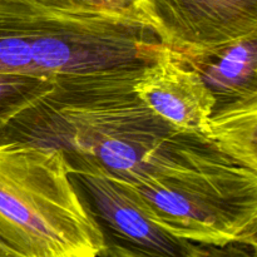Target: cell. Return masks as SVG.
Returning <instances> with one entry per match:
<instances>
[{
	"label": "cell",
	"instance_id": "obj_12",
	"mask_svg": "<svg viewBox=\"0 0 257 257\" xmlns=\"http://www.w3.org/2000/svg\"><path fill=\"white\" fill-rule=\"evenodd\" d=\"M95 257H131V256H128L127 253L122 252V251L117 250V248L113 247V246L105 245L104 250Z\"/></svg>",
	"mask_w": 257,
	"mask_h": 257
},
{
	"label": "cell",
	"instance_id": "obj_6",
	"mask_svg": "<svg viewBox=\"0 0 257 257\" xmlns=\"http://www.w3.org/2000/svg\"><path fill=\"white\" fill-rule=\"evenodd\" d=\"M136 95L166 122L206 137L215 98L197 72L180 54L162 45L133 82Z\"/></svg>",
	"mask_w": 257,
	"mask_h": 257
},
{
	"label": "cell",
	"instance_id": "obj_10",
	"mask_svg": "<svg viewBox=\"0 0 257 257\" xmlns=\"http://www.w3.org/2000/svg\"><path fill=\"white\" fill-rule=\"evenodd\" d=\"M54 9L72 10H127L138 7L141 0H27Z\"/></svg>",
	"mask_w": 257,
	"mask_h": 257
},
{
	"label": "cell",
	"instance_id": "obj_3",
	"mask_svg": "<svg viewBox=\"0 0 257 257\" xmlns=\"http://www.w3.org/2000/svg\"><path fill=\"white\" fill-rule=\"evenodd\" d=\"M113 180L176 237L198 245L257 247V173L251 168L233 162L155 182Z\"/></svg>",
	"mask_w": 257,
	"mask_h": 257
},
{
	"label": "cell",
	"instance_id": "obj_8",
	"mask_svg": "<svg viewBox=\"0 0 257 257\" xmlns=\"http://www.w3.org/2000/svg\"><path fill=\"white\" fill-rule=\"evenodd\" d=\"M206 138L235 162L257 170V98L215 108Z\"/></svg>",
	"mask_w": 257,
	"mask_h": 257
},
{
	"label": "cell",
	"instance_id": "obj_2",
	"mask_svg": "<svg viewBox=\"0 0 257 257\" xmlns=\"http://www.w3.org/2000/svg\"><path fill=\"white\" fill-rule=\"evenodd\" d=\"M0 242L20 257H95L104 250L102 228L60 150L0 142Z\"/></svg>",
	"mask_w": 257,
	"mask_h": 257
},
{
	"label": "cell",
	"instance_id": "obj_1",
	"mask_svg": "<svg viewBox=\"0 0 257 257\" xmlns=\"http://www.w3.org/2000/svg\"><path fill=\"white\" fill-rule=\"evenodd\" d=\"M142 68L54 78L47 93L7 118L0 142L83 156L130 185L232 162L205 136L166 122L136 95Z\"/></svg>",
	"mask_w": 257,
	"mask_h": 257
},
{
	"label": "cell",
	"instance_id": "obj_7",
	"mask_svg": "<svg viewBox=\"0 0 257 257\" xmlns=\"http://www.w3.org/2000/svg\"><path fill=\"white\" fill-rule=\"evenodd\" d=\"M182 58L200 74L212 93L213 109L257 98V38L238 40L205 54Z\"/></svg>",
	"mask_w": 257,
	"mask_h": 257
},
{
	"label": "cell",
	"instance_id": "obj_4",
	"mask_svg": "<svg viewBox=\"0 0 257 257\" xmlns=\"http://www.w3.org/2000/svg\"><path fill=\"white\" fill-rule=\"evenodd\" d=\"M64 156L70 180L102 228L105 245L131 257H195L197 243L176 237L153 222L98 163L73 153Z\"/></svg>",
	"mask_w": 257,
	"mask_h": 257
},
{
	"label": "cell",
	"instance_id": "obj_9",
	"mask_svg": "<svg viewBox=\"0 0 257 257\" xmlns=\"http://www.w3.org/2000/svg\"><path fill=\"white\" fill-rule=\"evenodd\" d=\"M52 85L53 79L47 78L0 73V131L13 112L47 93Z\"/></svg>",
	"mask_w": 257,
	"mask_h": 257
},
{
	"label": "cell",
	"instance_id": "obj_5",
	"mask_svg": "<svg viewBox=\"0 0 257 257\" xmlns=\"http://www.w3.org/2000/svg\"><path fill=\"white\" fill-rule=\"evenodd\" d=\"M161 44L182 57L257 38V0H141Z\"/></svg>",
	"mask_w": 257,
	"mask_h": 257
},
{
	"label": "cell",
	"instance_id": "obj_11",
	"mask_svg": "<svg viewBox=\"0 0 257 257\" xmlns=\"http://www.w3.org/2000/svg\"><path fill=\"white\" fill-rule=\"evenodd\" d=\"M256 248L245 243H228L223 246L197 243L195 257H257Z\"/></svg>",
	"mask_w": 257,
	"mask_h": 257
},
{
	"label": "cell",
	"instance_id": "obj_13",
	"mask_svg": "<svg viewBox=\"0 0 257 257\" xmlns=\"http://www.w3.org/2000/svg\"><path fill=\"white\" fill-rule=\"evenodd\" d=\"M0 257H20V256L17 255L15 252H13V251L0 247Z\"/></svg>",
	"mask_w": 257,
	"mask_h": 257
},
{
	"label": "cell",
	"instance_id": "obj_14",
	"mask_svg": "<svg viewBox=\"0 0 257 257\" xmlns=\"http://www.w3.org/2000/svg\"><path fill=\"white\" fill-rule=\"evenodd\" d=\"M0 247H2V248H7V250H10L9 247H7V246H5L4 243H2V242H0ZM10 251H12V250H10ZM13 252H14V251H13Z\"/></svg>",
	"mask_w": 257,
	"mask_h": 257
}]
</instances>
